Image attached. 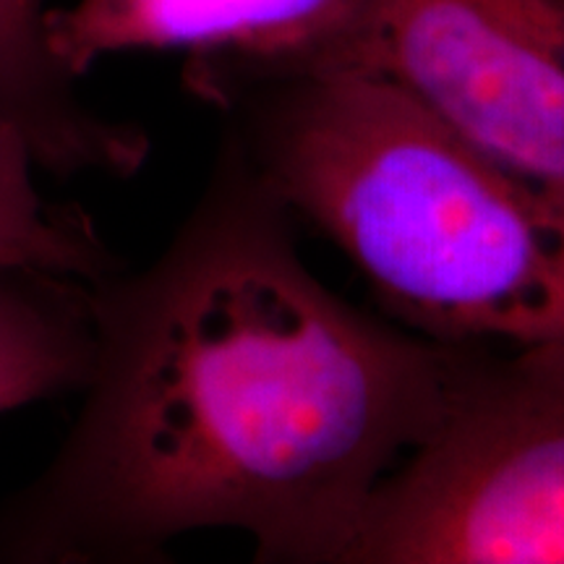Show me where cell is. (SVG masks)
Here are the masks:
<instances>
[{
  "label": "cell",
  "instance_id": "cell-8",
  "mask_svg": "<svg viewBox=\"0 0 564 564\" xmlns=\"http://www.w3.org/2000/svg\"><path fill=\"white\" fill-rule=\"evenodd\" d=\"M32 147L17 126L0 118V270H30L84 280L89 285L121 272L95 217L79 204L40 192Z\"/></svg>",
  "mask_w": 564,
  "mask_h": 564
},
{
  "label": "cell",
  "instance_id": "cell-5",
  "mask_svg": "<svg viewBox=\"0 0 564 564\" xmlns=\"http://www.w3.org/2000/svg\"><path fill=\"white\" fill-rule=\"evenodd\" d=\"M379 0H74L47 42L74 79L110 55L175 53L183 87L225 108L264 84L356 68Z\"/></svg>",
  "mask_w": 564,
  "mask_h": 564
},
{
  "label": "cell",
  "instance_id": "cell-7",
  "mask_svg": "<svg viewBox=\"0 0 564 564\" xmlns=\"http://www.w3.org/2000/svg\"><path fill=\"white\" fill-rule=\"evenodd\" d=\"M91 356L89 282L0 270V415L82 392Z\"/></svg>",
  "mask_w": 564,
  "mask_h": 564
},
{
  "label": "cell",
  "instance_id": "cell-6",
  "mask_svg": "<svg viewBox=\"0 0 564 564\" xmlns=\"http://www.w3.org/2000/svg\"><path fill=\"white\" fill-rule=\"evenodd\" d=\"M47 13V0H0V118L24 133L37 165L58 178H131L150 160V133L82 100L51 51Z\"/></svg>",
  "mask_w": 564,
  "mask_h": 564
},
{
  "label": "cell",
  "instance_id": "cell-2",
  "mask_svg": "<svg viewBox=\"0 0 564 564\" xmlns=\"http://www.w3.org/2000/svg\"><path fill=\"white\" fill-rule=\"evenodd\" d=\"M220 112L257 178L343 251L387 319L442 345H564V202L398 82L324 70Z\"/></svg>",
  "mask_w": 564,
  "mask_h": 564
},
{
  "label": "cell",
  "instance_id": "cell-1",
  "mask_svg": "<svg viewBox=\"0 0 564 564\" xmlns=\"http://www.w3.org/2000/svg\"><path fill=\"white\" fill-rule=\"evenodd\" d=\"M91 316L82 411L0 507V562H154L232 531L257 562L343 564L465 348L329 291L228 137L171 243L95 282Z\"/></svg>",
  "mask_w": 564,
  "mask_h": 564
},
{
  "label": "cell",
  "instance_id": "cell-3",
  "mask_svg": "<svg viewBox=\"0 0 564 564\" xmlns=\"http://www.w3.org/2000/svg\"><path fill=\"white\" fill-rule=\"evenodd\" d=\"M343 564H564V345H465Z\"/></svg>",
  "mask_w": 564,
  "mask_h": 564
},
{
  "label": "cell",
  "instance_id": "cell-4",
  "mask_svg": "<svg viewBox=\"0 0 564 564\" xmlns=\"http://www.w3.org/2000/svg\"><path fill=\"white\" fill-rule=\"evenodd\" d=\"M356 68L564 202V0H379Z\"/></svg>",
  "mask_w": 564,
  "mask_h": 564
}]
</instances>
